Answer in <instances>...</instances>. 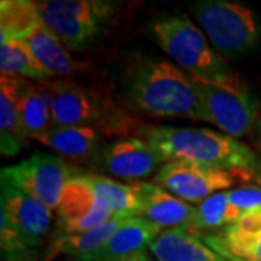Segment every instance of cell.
I'll return each mask as SVG.
<instances>
[{
    "mask_svg": "<svg viewBox=\"0 0 261 261\" xmlns=\"http://www.w3.org/2000/svg\"><path fill=\"white\" fill-rule=\"evenodd\" d=\"M144 140L155 148L164 163L192 161L231 171L241 180L251 178L260 163L245 144L207 128L152 126L144 130Z\"/></svg>",
    "mask_w": 261,
    "mask_h": 261,
    "instance_id": "1",
    "label": "cell"
},
{
    "mask_svg": "<svg viewBox=\"0 0 261 261\" xmlns=\"http://www.w3.org/2000/svg\"><path fill=\"white\" fill-rule=\"evenodd\" d=\"M125 92L145 115L199 121L193 79L167 60L144 57L134 61L125 74Z\"/></svg>",
    "mask_w": 261,
    "mask_h": 261,
    "instance_id": "2",
    "label": "cell"
},
{
    "mask_svg": "<svg viewBox=\"0 0 261 261\" xmlns=\"http://www.w3.org/2000/svg\"><path fill=\"white\" fill-rule=\"evenodd\" d=\"M149 34L160 48L197 82L229 89H245L225 60L215 51L203 31L183 13L154 19Z\"/></svg>",
    "mask_w": 261,
    "mask_h": 261,
    "instance_id": "3",
    "label": "cell"
},
{
    "mask_svg": "<svg viewBox=\"0 0 261 261\" xmlns=\"http://www.w3.org/2000/svg\"><path fill=\"white\" fill-rule=\"evenodd\" d=\"M190 9L212 48L224 60L243 58L258 47L261 25L251 8L229 0H202Z\"/></svg>",
    "mask_w": 261,
    "mask_h": 261,
    "instance_id": "4",
    "label": "cell"
},
{
    "mask_svg": "<svg viewBox=\"0 0 261 261\" xmlns=\"http://www.w3.org/2000/svg\"><path fill=\"white\" fill-rule=\"evenodd\" d=\"M42 25L67 49L84 51L97 41L112 18L113 5L102 0L37 2Z\"/></svg>",
    "mask_w": 261,
    "mask_h": 261,
    "instance_id": "5",
    "label": "cell"
},
{
    "mask_svg": "<svg viewBox=\"0 0 261 261\" xmlns=\"http://www.w3.org/2000/svg\"><path fill=\"white\" fill-rule=\"evenodd\" d=\"M193 84L199 103V121L212 123L232 138L244 137L252 129L258 118L260 100L247 87L229 89L195 79Z\"/></svg>",
    "mask_w": 261,
    "mask_h": 261,
    "instance_id": "6",
    "label": "cell"
},
{
    "mask_svg": "<svg viewBox=\"0 0 261 261\" xmlns=\"http://www.w3.org/2000/svg\"><path fill=\"white\" fill-rule=\"evenodd\" d=\"M0 177L49 209H57L65 186L74 176L63 159L54 154L35 152L15 166L3 168Z\"/></svg>",
    "mask_w": 261,
    "mask_h": 261,
    "instance_id": "7",
    "label": "cell"
},
{
    "mask_svg": "<svg viewBox=\"0 0 261 261\" xmlns=\"http://www.w3.org/2000/svg\"><path fill=\"white\" fill-rule=\"evenodd\" d=\"M237 181L231 171L192 161L164 163L154 176V183L187 203H202L207 197L226 190Z\"/></svg>",
    "mask_w": 261,
    "mask_h": 261,
    "instance_id": "8",
    "label": "cell"
},
{
    "mask_svg": "<svg viewBox=\"0 0 261 261\" xmlns=\"http://www.w3.org/2000/svg\"><path fill=\"white\" fill-rule=\"evenodd\" d=\"M58 228L64 235L83 233L112 219L108 205L94 193L82 176H75L65 186L57 207Z\"/></svg>",
    "mask_w": 261,
    "mask_h": 261,
    "instance_id": "9",
    "label": "cell"
},
{
    "mask_svg": "<svg viewBox=\"0 0 261 261\" xmlns=\"http://www.w3.org/2000/svg\"><path fill=\"white\" fill-rule=\"evenodd\" d=\"M97 161L103 171L138 183L152 176L164 164L155 148L144 138H122L102 147Z\"/></svg>",
    "mask_w": 261,
    "mask_h": 261,
    "instance_id": "10",
    "label": "cell"
},
{
    "mask_svg": "<svg viewBox=\"0 0 261 261\" xmlns=\"http://www.w3.org/2000/svg\"><path fill=\"white\" fill-rule=\"evenodd\" d=\"M38 86L49 108L53 125L90 126L99 123V106L87 89L70 80H49Z\"/></svg>",
    "mask_w": 261,
    "mask_h": 261,
    "instance_id": "11",
    "label": "cell"
},
{
    "mask_svg": "<svg viewBox=\"0 0 261 261\" xmlns=\"http://www.w3.org/2000/svg\"><path fill=\"white\" fill-rule=\"evenodd\" d=\"M2 209H5L12 221L22 232L28 247H35L48 232L53 209L31 197L9 181L2 180Z\"/></svg>",
    "mask_w": 261,
    "mask_h": 261,
    "instance_id": "12",
    "label": "cell"
},
{
    "mask_svg": "<svg viewBox=\"0 0 261 261\" xmlns=\"http://www.w3.org/2000/svg\"><path fill=\"white\" fill-rule=\"evenodd\" d=\"M141 200V215L161 228H189L196 216V206L171 195L157 183H134Z\"/></svg>",
    "mask_w": 261,
    "mask_h": 261,
    "instance_id": "13",
    "label": "cell"
},
{
    "mask_svg": "<svg viewBox=\"0 0 261 261\" xmlns=\"http://www.w3.org/2000/svg\"><path fill=\"white\" fill-rule=\"evenodd\" d=\"M161 231V226L144 216L129 218L99 251L77 261L115 260L144 251L145 247H149V244L159 237Z\"/></svg>",
    "mask_w": 261,
    "mask_h": 261,
    "instance_id": "14",
    "label": "cell"
},
{
    "mask_svg": "<svg viewBox=\"0 0 261 261\" xmlns=\"http://www.w3.org/2000/svg\"><path fill=\"white\" fill-rule=\"evenodd\" d=\"M148 248L157 261H212L221 257L187 228L161 232Z\"/></svg>",
    "mask_w": 261,
    "mask_h": 261,
    "instance_id": "15",
    "label": "cell"
},
{
    "mask_svg": "<svg viewBox=\"0 0 261 261\" xmlns=\"http://www.w3.org/2000/svg\"><path fill=\"white\" fill-rule=\"evenodd\" d=\"M38 142L49 147L63 157L87 160L100 152V135L92 126H61L53 125L38 138Z\"/></svg>",
    "mask_w": 261,
    "mask_h": 261,
    "instance_id": "16",
    "label": "cell"
},
{
    "mask_svg": "<svg viewBox=\"0 0 261 261\" xmlns=\"http://www.w3.org/2000/svg\"><path fill=\"white\" fill-rule=\"evenodd\" d=\"M23 42L38 63L54 77H71L83 68V64L77 63L64 44L44 25H39Z\"/></svg>",
    "mask_w": 261,
    "mask_h": 261,
    "instance_id": "17",
    "label": "cell"
},
{
    "mask_svg": "<svg viewBox=\"0 0 261 261\" xmlns=\"http://www.w3.org/2000/svg\"><path fill=\"white\" fill-rule=\"evenodd\" d=\"M20 77H0V151L6 157L16 155L23 144L18 111Z\"/></svg>",
    "mask_w": 261,
    "mask_h": 261,
    "instance_id": "18",
    "label": "cell"
},
{
    "mask_svg": "<svg viewBox=\"0 0 261 261\" xmlns=\"http://www.w3.org/2000/svg\"><path fill=\"white\" fill-rule=\"evenodd\" d=\"M128 219L129 218L113 216L108 222L99 225L87 232L60 237L51 245L45 261H51L58 255H73L75 257V260L92 255L96 251H99Z\"/></svg>",
    "mask_w": 261,
    "mask_h": 261,
    "instance_id": "19",
    "label": "cell"
},
{
    "mask_svg": "<svg viewBox=\"0 0 261 261\" xmlns=\"http://www.w3.org/2000/svg\"><path fill=\"white\" fill-rule=\"evenodd\" d=\"M18 111L25 140L31 138L37 141L53 126L49 108L39 86L29 83L25 79H22L19 87Z\"/></svg>",
    "mask_w": 261,
    "mask_h": 261,
    "instance_id": "20",
    "label": "cell"
},
{
    "mask_svg": "<svg viewBox=\"0 0 261 261\" xmlns=\"http://www.w3.org/2000/svg\"><path fill=\"white\" fill-rule=\"evenodd\" d=\"M82 177L90 185L94 193L108 205L113 216H141L140 196L134 185H123L100 174H84Z\"/></svg>",
    "mask_w": 261,
    "mask_h": 261,
    "instance_id": "21",
    "label": "cell"
},
{
    "mask_svg": "<svg viewBox=\"0 0 261 261\" xmlns=\"http://www.w3.org/2000/svg\"><path fill=\"white\" fill-rule=\"evenodd\" d=\"M0 5V42L25 41L42 25L37 2L3 0Z\"/></svg>",
    "mask_w": 261,
    "mask_h": 261,
    "instance_id": "22",
    "label": "cell"
},
{
    "mask_svg": "<svg viewBox=\"0 0 261 261\" xmlns=\"http://www.w3.org/2000/svg\"><path fill=\"white\" fill-rule=\"evenodd\" d=\"M0 74L28 79L37 83L49 82L54 77L38 63L23 41L0 42Z\"/></svg>",
    "mask_w": 261,
    "mask_h": 261,
    "instance_id": "23",
    "label": "cell"
},
{
    "mask_svg": "<svg viewBox=\"0 0 261 261\" xmlns=\"http://www.w3.org/2000/svg\"><path fill=\"white\" fill-rule=\"evenodd\" d=\"M243 214V211L229 203L228 192H219L196 206L195 221L187 229L197 237H200L202 232L205 235L206 231H221L222 228L240 219Z\"/></svg>",
    "mask_w": 261,
    "mask_h": 261,
    "instance_id": "24",
    "label": "cell"
},
{
    "mask_svg": "<svg viewBox=\"0 0 261 261\" xmlns=\"http://www.w3.org/2000/svg\"><path fill=\"white\" fill-rule=\"evenodd\" d=\"M205 243L228 261H261V232L205 233Z\"/></svg>",
    "mask_w": 261,
    "mask_h": 261,
    "instance_id": "25",
    "label": "cell"
},
{
    "mask_svg": "<svg viewBox=\"0 0 261 261\" xmlns=\"http://www.w3.org/2000/svg\"><path fill=\"white\" fill-rule=\"evenodd\" d=\"M0 244H2L3 255L8 257L10 255L18 257L22 252H27L29 250L28 244L16 224L2 207H0Z\"/></svg>",
    "mask_w": 261,
    "mask_h": 261,
    "instance_id": "26",
    "label": "cell"
},
{
    "mask_svg": "<svg viewBox=\"0 0 261 261\" xmlns=\"http://www.w3.org/2000/svg\"><path fill=\"white\" fill-rule=\"evenodd\" d=\"M229 203L243 212L261 207V186H247L228 192Z\"/></svg>",
    "mask_w": 261,
    "mask_h": 261,
    "instance_id": "27",
    "label": "cell"
},
{
    "mask_svg": "<svg viewBox=\"0 0 261 261\" xmlns=\"http://www.w3.org/2000/svg\"><path fill=\"white\" fill-rule=\"evenodd\" d=\"M226 232L232 233H257L261 232V207L244 212L240 219L233 224L222 228Z\"/></svg>",
    "mask_w": 261,
    "mask_h": 261,
    "instance_id": "28",
    "label": "cell"
},
{
    "mask_svg": "<svg viewBox=\"0 0 261 261\" xmlns=\"http://www.w3.org/2000/svg\"><path fill=\"white\" fill-rule=\"evenodd\" d=\"M106 261H152L149 258L148 252L145 251H140L132 254V255H128V257H122V258H115V260H106Z\"/></svg>",
    "mask_w": 261,
    "mask_h": 261,
    "instance_id": "29",
    "label": "cell"
},
{
    "mask_svg": "<svg viewBox=\"0 0 261 261\" xmlns=\"http://www.w3.org/2000/svg\"><path fill=\"white\" fill-rule=\"evenodd\" d=\"M257 138H258V145H260L261 149V118L258 121V126H257Z\"/></svg>",
    "mask_w": 261,
    "mask_h": 261,
    "instance_id": "30",
    "label": "cell"
},
{
    "mask_svg": "<svg viewBox=\"0 0 261 261\" xmlns=\"http://www.w3.org/2000/svg\"><path fill=\"white\" fill-rule=\"evenodd\" d=\"M212 261H228V260L224 258V257H219V258H216V260H212Z\"/></svg>",
    "mask_w": 261,
    "mask_h": 261,
    "instance_id": "31",
    "label": "cell"
}]
</instances>
